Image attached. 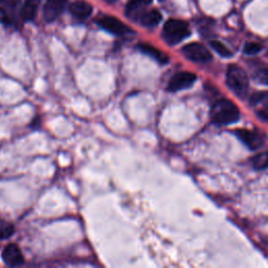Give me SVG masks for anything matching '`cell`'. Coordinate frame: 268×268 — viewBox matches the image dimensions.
Listing matches in <instances>:
<instances>
[{
  "label": "cell",
  "mask_w": 268,
  "mask_h": 268,
  "mask_svg": "<svg viewBox=\"0 0 268 268\" xmlns=\"http://www.w3.org/2000/svg\"><path fill=\"white\" fill-rule=\"evenodd\" d=\"M256 80L258 82H260L263 85H268V68H264V69H260L256 76H255Z\"/></svg>",
  "instance_id": "cell-20"
},
{
  "label": "cell",
  "mask_w": 268,
  "mask_h": 268,
  "mask_svg": "<svg viewBox=\"0 0 268 268\" xmlns=\"http://www.w3.org/2000/svg\"><path fill=\"white\" fill-rule=\"evenodd\" d=\"M260 103H263L266 110H268V92H266V91L262 92V99H261Z\"/></svg>",
  "instance_id": "cell-21"
},
{
  "label": "cell",
  "mask_w": 268,
  "mask_h": 268,
  "mask_svg": "<svg viewBox=\"0 0 268 268\" xmlns=\"http://www.w3.org/2000/svg\"><path fill=\"white\" fill-rule=\"evenodd\" d=\"M160 2H162V0H160Z\"/></svg>",
  "instance_id": "cell-25"
},
{
  "label": "cell",
  "mask_w": 268,
  "mask_h": 268,
  "mask_svg": "<svg viewBox=\"0 0 268 268\" xmlns=\"http://www.w3.org/2000/svg\"><path fill=\"white\" fill-rule=\"evenodd\" d=\"M68 4V0H46L43 8V18L46 22H53L60 17Z\"/></svg>",
  "instance_id": "cell-7"
},
{
  "label": "cell",
  "mask_w": 268,
  "mask_h": 268,
  "mask_svg": "<svg viewBox=\"0 0 268 268\" xmlns=\"http://www.w3.org/2000/svg\"><path fill=\"white\" fill-rule=\"evenodd\" d=\"M253 164H254V167H255L256 169H258V170H263V169L268 168V167H267V152L258 154V155L254 158Z\"/></svg>",
  "instance_id": "cell-17"
},
{
  "label": "cell",
  "mask_w": 268,
  "mask_h": 268,
  "mask_svg": "<svg viewBox=\"0 0 268 268\" xmlns=\"http://www.w3.org/2000/svg\"><path fill=\"white\" fill-rule=\"evenodd\" d=\"M69 11L76 19L84 20L91 15L92 6L85 0H76L70 5Z\"/></svg>",
  "instance_id": "cell-10"
},
{
  "label": "cell",
  "mask_w": 268,
  "mask_h": 268,
  "mask_svg": "<svg viewBox=\"0 0 268 268\" xmlns=\"http://www.w3.org/2000/svg\"><path fill=\"white\" fill-rule=\"evenodd\" d=\"M151 3L152 0H128L126 7V14L128 17L134 18L137 12H139L142 7L149 6Z\"/></svg>",
  "instance_id": "cell-14"
},
{
  "label": "cell",
  "mask_w": 268,
  "mask_h": 268,
  "mask_svg": "<svg viewBox=\"0 0 268 268\" xmlns=\"http://www.w3.org/2000/svg\"><path fill=\"white\" fill-rule=\"evenodd\" d=\"M228 86L239 96L244 95L249 90V77L246 72L237 65H231L226 74Z\"/></svg>",
  "instance_id": "cell-3"
},
{
  "label": "cell",
  "mask_w": 268,
  "mask_h": 268,
  "mask_svg": "<svg viewBox=\"0 0 268 268\" xmlns=\"http://www.w3.org/2000/svg\"><path fill=\"white\" fill-rule=\"evenodd\" d=\"M183 55L191 61L198 62V63H204L212 60V54L208 48L198 42H193L190 44H187L182 48Z\"/></svg>",
  "instance_id": "cell-5"
},
{
  "label": "cell",
  "mask_w": 268,
  "mask_h": 268,
  "mask_svg": "<svg viewBox=\"0 0 268 268\" xmlns=\"http://www.w3.org/2000/svg\"><path fill=\"white\" fill-rule=\"evenodd\" d=\"M9 0H0V22H4V23H10V17L8 15V12L6 10V6H10L9 4L6 5V3H8ZM11 8V7H10Z\"/></svg>",
  "instance_id": "cell-19"
},
{
  "label": "cell",
  "mask_w": 268,
  "mask_h": 268,
  "mask_svg": "<svg viewBox=\"0 0 268 268\" xmlns=\"http://www.w3.org/2000/svg\"><path fill=\"white\" fill-rule=\"evenodd\" d=\"M136 20H138L143 27L153 28L156 27L157 24L161 21L162 16L159 11L157 10H150L147 12H141L136 17Z\"/></svg>",
  "instance_id": "cell-11"
},
{
  "label": "cell",
  "mask_w": 268,
  "mask_h": 268,
  "mask_svg": "<svg viewBox=\"0 0 268 268\" xmlns=\"http://www.w3.org/2000/svg\"><path fill=\"white\" fill-rule=\"evenodd\" d=\"M262 45L256 42H249L244 46V53L248 55H256L262 51Z\"/></svg>",
  "instance_id": "cell-18"
},
{
  "label": "cell",
  "mask_w": 268,
  "mask_h": 268,
  "mask_svg": "<svg viewBox=\"0 0 268 268\" xmlns=\"http://www.w3.org/2000/svg\"><path fill=\"white\" fill-rule=\"evenodd\" d=\"M41 0H26L21 9V17L24 21H31L34 19L37 13V9Z\"/></svg>",
  "instance_id": "cell-13"
},
{
  "label": "cell",
  "mask_w": 268,
  "mask_h": 268,
  "mask_svg": "<svg viewBox=\"0 0 268 268\" xmlns=\"http://www.w3.org/2000/svg\"><path fill=\"white\" fill-rule=\"evenodd\" d=\"M235 134L251 150H257L263 145L261 135L254 131L248 129H238L235 131Z\"/></svg>",
  "instance_id": "cell-8"
},
{
  "label": "cell",
  "mask_w": 268,
  "mask_h": 268,
  "mask_svg": "<svg viewBox=\"0 0 268 268\" xmlns=\"http://www.w3.org/2000/svg\"><path fill=\"white\" fill-rule=\"evenodd\" d=\"M267 167H268V152H267Z\"/></svg>",
  "instance_id": "cell-24"
},
{
  "label": "cell",
  "mask_w": 268,
  "mask_h": 268,
  "mask_svg": "<svg viewBox=\"0 0 268 268\" xmlns=\"http://www.w3.org/2000/svg\"><path fill=\"white\" fill-rule=\"evenodd\" d=\"M96 23L103 30L117 36H124L132 32L127 24L113 16H103L96 20Z\"/></svg>",
  "instance_id": "cell-4"
},
{
  "label": "cell",
  "mask_w": 268,
  "mask_h": 268,
  "mask_svg": "<svg viewBox=\"0 0 268 268\" xmlns=\"http://www.w3.org/2000/svg\"><path fill=\"white\" fill-rule=\"evenodd\" d=\"M258 115L265 121L268 123V110H262L260 112H258Z\"/></svg>",
  "instance_id": "cell-23"
},
{
  "label": "cell",
  "mask_w": 268,
  "mask_h": 268,
  "mask_svg": "<svg viewBox=\"0 0 268 268\" xmlns=\"http://www.w3.org/2000/svg\"><path fill=\"white\" fill-rule=\"evenodd\" d=\"M14 231L15 228L11 222L5 220L3 218H0V240L10 238L14 234Z\"/></svg>",
  "instance_id": "cell-15"
},
{
  "label": "cell",
  "mask_w": 268,
  "mask_h": 268,
  "mask_svg": "<svg viewBox=\"0 0 268 268\" xmlns=\"http://www.w3.org/2000/svg\"><path fill=\"white\" fill-rule=\"evenodd\" d=\"M9 2H10V7L13 10H16L21 4V0H9Z\"/></svg>",
  "instance_id": "cell-22"
},
{
  "label": "cell",
  "mask_w": 268,
  "mask_h": 268,
  "mask_svg": "<svg viewBox=\"0 0 268 268\" xmlns=\"http://www.w3.org/2000/svg\"><path fill=\"white\" fill-rule=\"evenodd\" d=\"M3 259L5 263L11 267L20 266L24 261L21 250L19 249L18 245L14 244V243L13 244H9L8 246H6L3 253Z\"/></svg>",
  "instance_id": "cell-9"
},
{
  "label": "cell",
  "mask_w": 268,
  "mask_h": 268,
  "mask_svg": "<svg viewBox=\"0 0 268 268\" xmlns=\"http://www.w3.org/2000/svg\"><path fill=\"white\" fill-rule=\"evenodd\" d=\"M210 45L212 46L213 50L216 51L221 57L229 58V57H232V56H233L232 52L229 50V48H228L223 43H221L220 41H216V40L211 41V42H210Z\"/></svg>",
  "instance_id": "cell-16"
},
{
  "label": "cell",
  "mask_w": 268,
  "mask_h": 268,
  "mask_svg": "<svg viewBox=\"0 0 268 268\" xmlns=\"http://www.w3.org/2000/svg\"><path fill=\"white\" fill-rule=\"evenodd\" d=\"M137 48H138V50H139L141 53H143V54H146V55H148V56L152 57L153 59H155L157 62H159V63H161V64H166V63L169 62L168 56H167L164 53L160 52V51L158 50V48L154 47V46L151 45V44H148V43H139V44L137 45Z\"/></svg>",
  "instance_id": "cell-12"
},
{
  "label": "cell",
  "mask_w": 268,
  "mask_h": 268,
  "mask_svg": "<svg viewBox=\"0 0 268 268\" xmlns=\"http://www.w3.org/2000/svg\"><path fill=\"white\" fill-rule=\"evenodd\" d=\"M197 77L195 74H192V72L189 71H181L175 74L171 80L169 81L168 84V90L171 92H176L182 89H187L193 84L196 82Z\"/></svg>",
  "instance_id": "cell-6"
},
{
  "label": "cell",
  "mask_w": 268,
  "mask_h": 268,
  "mask_svg": "<svg viewBox=\"0 0 268 268\" xmlns=\"http://www.w3.org/2000/svg\"><path fill=\"white\" fill-rule=\"evenodd\" d=\"M211 117L213 123L222 126L236 123L240 117L238 107L230 100H220L214 104Z\"/></svg>",
  "instance_id": "cell-1"
},
{
  "label": "cell",
  "mask_w": 268,
  "mask_h": 268,
  "mask_svg": "<svg viewBox=\"0 0 268 268\" xmlns=\"http://www.w3.org/2000/svg\"><path fill=\"white\" fill-rule=\"evenodd\" d=\"M191 31L189 29L188 23L177 19L168 20L164 23L162 30V37L170 45H174L181 42L187 37H189Z\"/></svg>",
  "instance_id": "cell-2"
}]
</instances>
